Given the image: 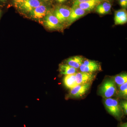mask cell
I'll use <instances>...</instances> for the list:
<instances>
[{"instance_id":"cell-1","label":"cell","mask_w":127,"mask_h":127,"mask_svg":"<svg viewBox=\"0 0 127 127\" xmlns=\"http://www.w3.org/2000/svg\"><path fill=\"white\" fill-rule=\"evenodd\" d=\"M104 104L107 111L111 115L119 120H121L123 113L118 101L112 98H105Z\"/></svg>"},{"instance_id":"cell-2","label":"cell","mask_w":127,"mask_h":127,"mask_svg":"<svg viewBox=\"0 0 127 127\" xmlns=\"http://www.w3.org/2000/svg\"><path fill=\"white\" fill-rule=\"evenodd\" d=\"M116 84L113 79H107L103 83L99 89L100 95L104 98H109L117 93Z\"/></svg>"},{"instance_id":"cell-3","label":"cell","mask_w":127,"mask_h":127,"mask_svg":"<svg viewBox=\"0 0 127 127\" xmlns=\"http://www.w3.org/2000/svg\"><path fill=\"white\" fill-rule=\"evenodd\" d=\"M44 24L50 30H61L63 28L61 23L56 16L52 13H48L45 17Z\"/></svg>"},{"instance_id":"cell-4","label":"cell","mask_w":127,"mask_h":127,"mask_svg":"<svg viewBox=\"0 0 127 127\" xmlns=\"http://www.w3.org/2000/svg\"><path fill=\"white\" fill-rule=\"evenodd\" d=\"M81 72L94 73L101 70V66L98 63L90 60H84L79 67Z\"/></svg>"},{"instance_id":"cell-5","label":"cell","mask_w":127,"mask_h":127,"mask_svg":"<svg viewBox=\"0 0 127 127\" xmlns=\"http://www.w3.org/2000/svg\"><path fill=\"white\" fill-rule=\"evenodd\" d=\"M92 83L77 84L70 89L69 97L72 98H79L83 96L88 92Z\"/></svg>"},{"instance_id":"cell-6","label":"cell","mask_w":127,"mask_h":127,"mask_svg":"<svg viewBox=\"0 0 127 127\" xmlns=\"http://www.w3.org/2000/svg\"><path fill=\"white\" fill-rule=\"evenodd\" d=\"M42 4L40 0H25L17 5L18 9L25 13H30L32 10Z\"/></svg>"},{"instance_id":"cell-7","label":"cell","mask_w":127,"mask_h":127,"mask_svg":"<svg viewBox=\"0 0 127 127\" xmlns=\"http://www.w3.org/2000/svg\"><path fill=\"white\" fill-rule=\"evenodd\" d=\"M71 8L66 6H62L57 7L54 15L61 23L67 21L70 14Z\"/></svg>"},{"instance_id":"cell-8","label":"cell","mask_w":127,"mask_h":127,"mask_svg":"<svg viewBox=\"0 0 127 127\" xmlns=\"http://www.w3.org/2000/svg\"><path fill=\"white\" fill-rule=\"evenodd\" d=\"M96 75L94 73L82 72L76 73V82L77 84L92 83L95 79Z\"/></svg>"},{"instance_id":"cell-9","label":"cell","mask_w":127,"mask_h":127,"mask_svg":"<svg viewBox=\"0 0 127 127\" xmlns=\"http://www.w3.org/2000/svg\"><path fill=\"white\" fill-rule=\"evenodd\" d=\"M87 12L77 6H72L71 8L70 14L67 21L68 25H71L78 19L85 15Z\"/></svg>"},{"instance_id":"cell-10","label":"cell","mask_w":127,"mask_h":127,"mask_svg":"<svg viewBox=\"0 0 127 127\" xmlns=\"http://www.w3.org/2000/svg\"><path fill=\"white\" fill-rule=\"evenodd\" d=\"M47 14V7L43 4H42L38 7H36L29 13L31 17L36 19L43 18Z\"/></svg>"},{"instance_id":"cell-11","label":"cell","mask_w":127,"mask_h":127,"mask_svg":"<svg viewBox=\"0 0 127 127\" xmlns=\"http://www.w3.org/2000/svg\"><path fill=\"white\" fill-rule=\"evenodd\" d=\"M102 2V1L100 0H92L73 4L72 6H77L88 12L94 10L97 5Z\"/></svg>"},{"instance_id":"cell-12","label":"cell","mask_w":127,"mask_h":127,"mask_svg":"<svg viewBox=\"0 0 127 127\" xmlns=\"http://www.w3.org/2000/svg\"><path fill=\"white\" fill-rule=\"evenodd\" d=\"M115 25H122L127 22V12L125 9H122L115 11L114 17Z\"/></svg>"},{"instance_id":"cell-13","label":"cell","mask_w":127,"mask_h":127,"mask_svg":"<svg viewBox=\"0 0 127 127\" xmlns=\"http://www.w3.org/2000/svg\"><path fill=\"white\" fill-rule=\"evenodd\" d=\"M84 58L81 56H75L69 58L66 60L65 63L76 69L79 68L84 61Z\"/></svg>"},{"instance_id":"cell-14","label":"cell","mask_w":127,"mask_h":127,"mask_svg":"<svg viewBox=\"0 0 127 127\" xmlns=\"http://www.w3.org/2000/svg\"><path fill=\"white\" fill-rule=\"evenodd\" d=\"M112 4L109 1H103L96 7V11L100 15L108 14L111 11Z\"/></svg>"},{"instance_id":"cell-15","label":"cell","mask_w":127,"mask_h":127,"mask_svg":"<svg viewBox=\"0 0 127 127\" xmlns=\"http://www.w3.org/2000/svg\"><path fill=\"white\" fill-rule=\"evenodd\" d=\"M64 85L67 88L71 89L77 84L76 82V73L65 75L63 78Z\"/></svg>"},{"instance_id":"cell-16","label":"cell","mask_w":127,"mask_h":127,"mask_svg":"<svg viewBox=\"0 0 127 127\" xmlns=\"http://www.w3.org/2000/svg\"><path fill=\"white\" fill-rule=\"evenodd\" d=\"M59 70L61 74L65 75L75 74L77 71V69L65 64H61Z\"/></svg>"},{"instance_id":"cell-17","label":"cell","mask_w":127,"mask_h":127,"mask_svg":"<svg viewBox=\"0 0 127 127\" xmlns=\"http://www.w3.org/2000/svg\"><path fill=\"white\" fill-rule=\"evenodd\" d=\"M114 81L118 86L124 84L127 81V74L126 73H122L114 77Z\"/></svg>"},{"instance_id":"cell-18","label":"cell","mask_w":127,"mask_h":127,"mask_svg":"<svg viewBox=\"0 0 127 127\" xmlns=\"http://www.w3.org/2000/svg\"><path fill=\"white\" fill-rule=\"evenodd\" d=\"M118 96L127 98V82L119 86Z\"/></svg>"},{"instance_id":"cell-19","label":"cell","mask_w":127,"mask_h":127,"mask_svg":"<svg viewBox=\"0 0 127 127\" xmlns=\"http://www.w3.org/2000/svg\"><path fill=\"white\" fill-rule=\"evenodd\" d=\"M120 106L121 107L123 111H124V114H127V101H123L120 103Z\"/></svg>"},{"instance_id":"cell-20","label":"cell","mask_w":127,"mask_h":127,"mask_svg":"<svg viewBox=\"0 0 127 127\" xmlns=\"http://www.w3.org/2000/svg\"><path fill=\"white\" fill-rule=\"evenodd\" d=\"M119 4L123 9H126L127 7V0H119Z\"/></svg>"},{"instance_id":"cell-21","label":"cell","mask_w":127,"mask_h":127,"mask_svg":"<svg viewBox=\"0 0 127 127\" xmlns=\"http://www.w3.org/2000/svg\"><path fill=\"white\" fill-rule=\"evenodd\" d=\"M92 0H100L103 1H109L111 0H73V4H76V3H79V2H86V1H90Z\"/></svg>"},{"instance_id":"cell-22","label":"cell","mask_w":127,"mask_h":127,"mask_svg":"<svg viewBox=\"0 0 127 127\" xmlns=\"http://www.w3.org/2000/svg\"><path fill=\"white\" fill-rule=\"evenodd\" d=\"M25 0H14V2L16 5L21 3V2H23Z\"/></svg>"},{"instance_id":"cell-23","label":"cell","mask_w":127,"mask_h":127,"mask_svg":"<svg viewBox=\"0 0 127 127\" xmlns=\"http://www.w3.org/2000/svg\"><path fill=\"white\" fill-rule=\"evenodd\" d=\"M119 127H127V123L120 124Z\"/></svg>"},{"instance_id":"cell-24","label":"cell","mask_w":127,"mask_h":127,"mask_svg":"<svg viewBox=\"0 0 127 127\" xmlns=\"http://www.w3.org/2000/svg\"><path fill=\"white\" fill-rule=\"evenodd\" d=\"M59 3H63L64 2H65L67 0H56Z\"/></svg>"},{"instance_id":"cell-25","label":"cell","mask_w":127,"mask_h":127,"mask_svg":"<svg viewBox=\"0 0 127 127\" xmlns=\"http://www.w3.org/2000/svg\"><path fill=\"white\" fill-rule=\"evenodd\" d=\"M6 1V0H0V1L2 2H5V1Z\"/></svg>"},{"instance_id":"cell-26","label":"cell","mask_w":127,"mask_h":127,"mask_svg":"<svg viewBox=\"0 0 127 127\" xmlns=\"http://www.w3.org/2000/svg\"><path fill=\"white\" fill-rule=\"evenodd\" d=\"M44 1H48L50 0H43Z\"/></svg>"},{"instance_id":"cell-27","label":"cell","mask_w":127,"mask_h":127,"mask_svg":"<svg viewBox=\"0 0 127 127\" xmlns=\"http://www.w3.org/2000/svg\"></svg>"}]
</instances>
